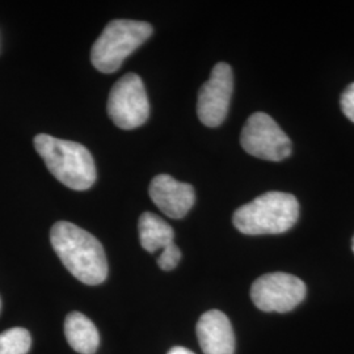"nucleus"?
I'll return each mask as SVG.
<instances>
[{
    "instance_id": "obj_5",
    "label": "nucleus",
    "mask_w": 354,
    "mask_h": 354,
    "mask_svg": "<svg viewBox=\"0 0 354 354\" xmlns=\"http://www.w3.org/2000/svg\"><path fill=\"white\" fill-rule=\"evenodd\" d=\"M108 114L122 130L137 129L147 121L150 104L140 76L130 73L114 84L108 99Z\"/></svg>"
},
{
    "instance_id": "obj_1",
    "label": "nucleus",
    "mask_w": 354,
    "mask_h": 354,
    "mask_svg": "<svg viewBox=\"0 0 354 354\" xmlns=\"http://www.w3.org/2000/svg\"><path fill=\"white\" fill-rule=\"evenodd\" d=\"M53 248L66 269L86 285H100L108 277V261L102 243L70 222H57L50 231Z\"/></svg>"
},
{
    "instance_id": "obj_17",
    "label": "nucleus",
    "mask_w": 354,
    "mask_h": 354,
    "mask_svg": "<svg viewBox=\"0 0 354 354\" xmlns=\"http://www.w3.org/2000/svg\"><path fill=\"white\" fill-rule=\"evenodd\" d=\"M352 250H353V252H354V236H353V239H352Z\"/></svg>"
},
{
    "instance_id": "obj_2",
    "label": "nucleus",
    "mask_w": 354,
    "mask_h": 354,
    "mask_svg": "<svg viewBox=\"0 0 354 354\" xmlns=\"http://www.w3.org/2000/svg\"><path fill=\"white\" fill-rule=\"evenodd\" d=\"M35 147L58 181L74 190L89 189L96 181L95 160L80 143L38 134Z\"/></svg>"
},
{
    "instance_id": "obj_10",
    "label": "nucleus",
    "mask_w": 354,
    "mask_h": 354,
    "mask_svg": "<svg viewBox=\"0 0 354 354\" xmlns=\"http://www.w3.org/2000/svg\"><path fill=\"white\" fill-rule=\"evenodd\" d=\"M197 337L205 354H234L235 335L228 317L219 310H210L197 323Z\"/></svg>"
},
{
    "instance_id": "obj_7",
    "label": "nucleus",
    "mask_w": 354,
    "mask_h": 354,
    "mask_svg": "<svg viewBox=\"0 0 354 354\" xmlns=\"http://www.w3.org/2000/svg\"><path fill=\"white\" fill-rule=\"evenodd\" d=\"M304 281L288 273H269L253 282L251 298L254 306L264 313H289L304 302Z\"/></svg>"
},
{
    "instance_id": "obj_15",
    "label": "nucleus",
    "mask_w": 354,
    "mask_h": 354,
    "mask_svg": "<svg viewBox=\"0 0 354 354\" xmlns=\"http://www.w3.org/2000/svg\"><path fill=\"white\" fill-rule=\"evenodd\" d=\"M342 113L354 122V83L344 89L342 95Z\"/></svg>"
},
{
    "instance_id": "obj_11",
    "label": "nucleus",
    "mask_w": 354,
    "mask_h": 354,
    "mask_svg": "<svg viewBox=\"0 0 354 354\" xmlns=\"http://www.w3.org/2000/svg\"><path fill=\"white\" fill-rule=\"evenodd\" d=\"M64 335L70 346L80 354H95L100 336L96 326L80 313H71L64 322Z\"/></svg>"
},
{
    "instance_id": "obj_3",
    "label": "nucleus",
    "mask_w": 354,
    "mask_h": 354,
    "mask_svg": "<svg viewBox=\"0 0 354 354\" xmlns=\"http://www.w3.org/2000/svg\"><path fill=\"white\" fill-rule=\"evenodd\" d=\"M299 203L290 193L268 192L234 213V226L245 235H277L294 227Z\"/></svg>"
},
{
    "instance_id": "obj_4",
    "label": "nucleus",
    "mask_w": 354,
    "mask_h": 354,
    "mask_svg": "<svg viewBox=\"0 0 354 354\" xmlns=\"http://www.w3.org/2000/svg\"><path fill=\"white\" fill-rule=\"evenodd\" d=\"M151 35L152 26L149 23L113 20L105 26L100 37L92 46V64L104 74L114 73Z\"/></svg>"
},
{
    "instance_id": "obj_13",
    "label": "nucleus",
    "mask_w": 354,
    "mask_h": 354,
    "mask_svg": "<svg viewBox=\"0 0 354 354\" xmlns=\"http://www.w3.org/2000/svg\"><path fill=\"white\" fill-rule=\"evenodd\" d=\"M32 339L24 328H11L0 333V354H26Z\"/></svg>"
},
{
    "instance_id": "obj_16",
    "label": "nucleus",
    "mask_w": 354,
    "mask_h": 354,
    "mask_svg": "<svg viewBox=\"0 0 354 354\" xmlns=\"http://www.w3.org/2000/svg\"><path fill=\"white\" fill-rule=\"evenodd\" d=\"M168 354H194L189 349H187V348H183V346H175V348H172Z\"/></svg>"
},
{
    "instance_id": "obj_9",
    "label": "nucleus",
    "mask_w": 354,
    "mask_h": 354,
    "mask_svg": "<svg viewBox=\"0 0 354 354\" xmlns=\"http://www.w3.org/2000/svg\"><path fill=\"white\" fill-rule=\"evenodd\" d=\"M149 193L160 212L174 219L184 218L196 203V192L190 184L165 174L152 178Z\"/></svg>"
},
{
    "instance_id": "obj_14",
    "label": "nucleus",
    "mask_w": 354,
    "mask_h": 354,
    "mask_svg": "<svg viewBox=\"0 0 354 354\" xmlns=\"http://www.w3.org/2000/svg\"><path fill=\"white\" fill-rule=\"evenodd\" d=\"M180 260H181V251L174 243L163 250V252L158 259V266H160V269L168 272V270H174L178 266Z\"/></svg>"
},
{
    "instance_id": "obj_12",
    "label": "nucleus",
    "mask_w": 354,
    "mask_h": 354,
    "mask_svg": "<svg viewBox=\"0 0 354 354\" xmlns=\"http://www.w3.org/2000/svg\"><path fill=\"white\" fill-rule=\"evenodd\" d=\"M138 228L140 244L147 252L153 253L159 250L163 251L165 247L174 244V228L153 213L147 212L140 215Z\"/></svg>"
},
{
    "instance_id": "obj_18",
    "label": "nucleus",
    "mask_w": 354,
    "mask_h": 354,
    "mask_svg": "<svg viewBox=\"0 0 354 354\" xmlns=\"http://www.w3.org/2000/svg\"><path fill=\"white\" fill-rule=\"evenodd\" d=\"M0 310H1V299H0Z\"/></svg>"
},
{
    "instance_id": "obj_8",
    "label": "nucleus",
    "mask_w": 354,
    "mask_h": 354,
    "mask_svg": "<svg viewBox=\"0 0 354 354\" xmlns=\"http://www.w3.org/2000/svg\"><path fill=\"white\" fill-rule=\"evenodd\" d=\"M232 91L231 66L225 62L215 64L209 80L198 92L197 114L205 127H219L226 120Z\"/></svg>"
},
{
    "instance_id": "obj_6",
    "label": "nucleus",
    "mask_w": 354,
    "mask_h": 354,
    "mask_svg": "<svg viewBox=\"0 0 354 354\" xmlns=\"http://www.w3.org/2000/svg\"><path fill=\"white\" fill-rule=\"evenodd\" d=\"M241 147L254 158L281 162L291 155V140L266 113H253L241 130Z\"/></svg>"
}]
</instances>
